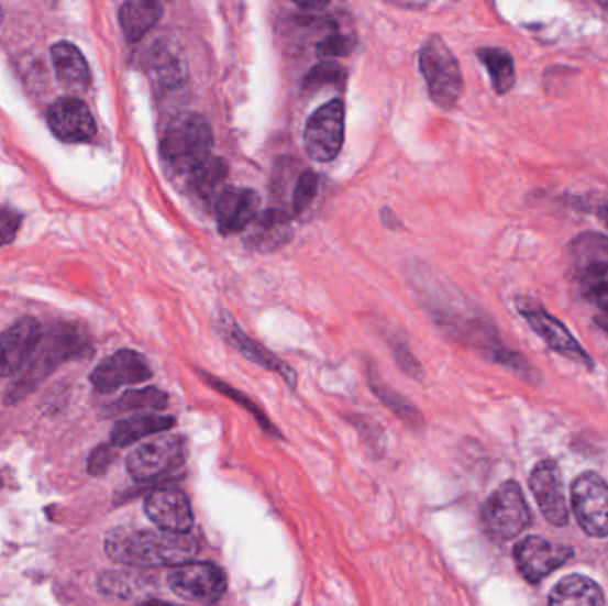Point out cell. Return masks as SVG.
<instances>
[{"instance_id": "6da1fadb", "label": "cell", "mask_w": 608, "mask_h": 606, "mask_svg": "<svg viewBox=\"0 0 608 606\" xmlns=\"http://www.w3.org/2000/svg\"><path fill=\"white\" fill-rule=\"evenodd\" d=\"M200 551L191 533L117 528L106 539V553L118 564L131 568H166L187 564Z\"/></svg>"}, {"instance_id": "7a4b0ae2", "label": "cell", "mask_w": 608, "mask_h": 606, "mask_svg": "<svg viewBox=\"0 0 608 606\" xmlns=\"http://www.w3.org/2000/svg\"><path fill=\"white\" fill-rule=\"evenodd\" d=\"M89 352V340L82 329L70 324H60L51 329V333L40 342L36 354L31 357L24 374L14 381V385L5 394V404H14L33 394L43 381L47 379L57 366L82 357Z\"/></svg>"}, {"instance_id": "3957f363", "label": "cell", "mask_w": 608, "mask_h": 606, "mask_svg": "<svg viewBox=\"0 0 608 606\" xmlns=\"http://www.w3.org/2000/svg\"><path fill=\"white\" fill-rule=\"evenodd\" d=\"M214 134L200 114H181L167 125L161 141V157L167 172L191 175L212 155Z\"/></svg>"}, {"instance_id": "277c9868", "label": "cell", "mask_w": 608, "mask_h": 606, "mask_svg": "<svg viewBox=\"0 0 608 606\" xmlns=\"http://www.w3.org/2000/svg\"><path fill=\"white\" fill-rule=\"evenodd\" d=\"M420 70L432 103L451 111L463 95V75L454 52L440 36H431L420 51Z\"/></svg>"}, {"instance_id": "5b68a950", "label": "cell", "mask_w": 608, "mask_h": 606, "mask_svg": "<svg viewBox=\"0 0 608 606\" xmlns=\"http://www.w3.org/2000/svg\"><path fill=\"white\" fill-rule=\"evenodd\" d=\"M532 524V514L527 505L526 496L516 482L501 484L488 502L484 504L483 525L486 532L498 539L509 541L526 532Z\"/></svg>"}, {"instance_id": "8992f818", "label": "cell", "mask_w": 608, "mask_h": 606, "mask_svg": "<svg viewBox=\"0 0 608 606\" xmlns=\"http://www.w3.org/2000/svg\"><path fill=\"white\" fill-rule=\"evenodd\" d=\"M187 443L181 436H157L126 458V472L137 482L157 481L186 463Z\"/></svg>"}, {"instance_id": "52a82bcc", "label": "cell", "mask_w": 608, "mask_h": 606, "mask_svg": "<svg viewBox=\"0 0 608 606\" xmlns=\"http://www.w3.org/2000/svg\"><path fill=\"white\" fill-rule=\"evenodd\" d=\"M345 107L342 100L331 102L317 109L308 120L305 129V148L308 157L317 163H331L339 157L344 146Z\"/></svg>"}, {"instance_id": "ba28073f", "label": "cell", "mask_w": 608, "mask_h": 606, "mask_svg": "<svg viewBox=\"0 0 608 606\" xmlns=\"http://www.w3.org/2000/svg\"><path fill=\"white\" fill-rule=\"evenodd\" d=\"M167 585L184 602L214 605L226 593V576L209 562H187L169 573Z\"/></svg>"}, {"instance_id": "9c48e42d", "label": "cell", "mask_w": 608, "mask_h": 606, "mask_svg": "<svg viewBox=\"0 0 608 606\" xmlns=\"http://www.w3.org/2000/svg\"><path fill=\"white\" fill-rule=\"evenodd\" d=\"M572 504L578 524L590 537L608 536V484L596 473L573 482Z\"/></svg>"}, {"instance_id": "30bf717a", "label": "cell", "mask_w": 608, "mask_h": 606, "mask_svg": "<svg viewBox=\"0 0 608 606\" xmlns=\"http://www.w3.org/2000/svg\"><path fill=\"white\" fill-rule=\"evenodd\" d=\"M518 310H520L521 317L529 322L530 328L534 329L535 333L546 342L552 351L559 352L562 356L570 357L573 362L581 363L587 368L595 366L589 354L581 348V343L576 342L575 337L570 333V329L562 324L561 320L550 316L544 308L532 305L526 299H520Z\"/></svg>"}, {"instance_id": "8fae6325", "label": "cell", "mask_w": 608, "mask_h": 606, "mask_svg": "<svg viewBox=\"0 0 608 606\" xmlns=\"http://www.w3.org/2000/svg\"><path fill=\"white\" fill-rule=\"evenodd\" d=\"M152 377V368L143 354L135 351H118L103 360L91 372V385L100 394H111L121 386L140 385Z\"/></svg>"}, {"instance_id": "7c38bea8", "label": "cell", "mask_w": 608, "mask_h": 606, "mask_svg": "<svg viewBox=\"0 0 608 606\" xmlns=\"http://www.w3.org/2000/svg\"><path fill=\"white\" fill-rule=\"evenodd\" d=\"M42 342V326L33 317L14 322L0 334V377H11L24 368Z\"/></svg>"}, {"instance_id": "4fadbf2b", "label": "cell", "mask_w": 608, "mask_h": 606, "mask_svg": "<svg viewBox=\"0 0 608 606\" xmlns=\"http://www.w3.org/2000/svg\"><path fill=\"white\" fill-rule=\"evenodd\" d=\"M572 557V548L552 544L541 537H527L518 542L515 550L516 565L521 576L530 583L546 579L550 573L566 564Z\"/></svg>"}, {"instance_id": "5bb4252c", "label": "cell", "mask_w": 608, "mask_h": 606, "mask_svg": "<svg viewBox=\"0 0 608 606\" xmlns=\"http://www.w3.org/2000/svg\"><path fill=\"white\" fill-rule=\"evenodd\" d=\"M530 489L534 493L539 509L543 513L549 524L555 527H566L570 521L567 513L566 491L557 463L543 461L534 467L530 475Z\"/></svg>"}, {"instance_id": "9a60e30c", "label": "cell", "mask_w": 608, "mask_h": 606, "mask_svg": "<svg viewBox=\"0 0 608 606\" xmlns=\"http://www.w3.org/2000/svg\"><path fill=\"white\" fill-rule=\"evenodd\" d=\"M261 196L247 187H224L215 198V222L219 233L233 235L251 227L258 218Z\"/></svg>"}, {"instance_id": "2e32d148", "label": "cell", "mask_w": 608, "mask_h": 606, "mask_svg": "<svg viewBox=\"0 0 608 606\" xmlns=\"http://www.w3.org/2000/svg\"><path fill=\"white\" fill-rule=\"evenodd\" d=\"M47 121L54 135L63 143H84L93 140L97 134L93 114L77 98H63L52 103Z\"/></svg>"}, {"instance_id": "e0dca14e", "label": "cell", "mask_w": 608, "mask_h": 606, "mask_svg": "<svg viewBox=\"0 0 608 606\" xmlns=\"http://www.w3.org/2000/svg\"><path fill=\"white\" fill-rule=\"evenodd\" d=\"M215 329H218V333L221 334L235 351L241 352L242 356L246 357V360L255 363V365L264 366L267 371L278 372V374L287 381L288 385L296 386V381H298L296 372H294L287 363L276 357L273 352L258 345L255 340H251L250 337L239 328L237 322L232 319V316H230L226 310H219L218 313H215Z\"/></svg>"}, {"instance_id": "ac0fdd59", "label": "cell", "mask_w": 608, "mask_h": 606, "mask_svg": "<svg viewBox=\"0 0 608 606\" xmlns=\"http://www.w3.org/2000/svg\"><path fill=\"white\" fill-rule=\"evenodd\" d=\"M148 518L161 530L175 533L191 532L195 516L187 496L178 489H158L144 502Z\"/></svg>"}, {"instance_id": "d6986e66", "label": "cell", "mask_w": 608, "mask_h": 606, "mask_svg": "<svg viewBox=\"0 0 608 606\" xmlns=\"http://www.w3.org/2000/svg\"><path fill=\"white\" fill-rule=\"evenodd\" d=\"M292 213L285 209H269L251 222L250 233L244 239L247 250L256 253H270L292 241L290 227Z\"/></svg>"}, {"instance_id": "ffe728a7", "label": "cell", "mask_w": 608, "mask_h": 606, "mask_svg": "<svg viewBox=\"0 0 608 606\" xmlns=\"http://www.w3.org/2000/svg\"><path fill=\"white\" fill-rule=\"evenodd\" d=\"M52 63L56 68L60 86L74 95H80L89 88L91 74L82 52L74 43L60 42L51 48Z\"/></svg>"}, {"instance_id": "44dd1931", "label": "cell", "mask_w": 608, "mask_h": 606, "mask_svg": "<svg viewBox=\"0 0 608 606\" xmlns=\"http://www.w3.org/2000/svg\"><path fill=\"white\" fill-rule=\"evenodd\" d=\"M550 606H605L604 591L587 576L572 574L553 587Z\"/></svg>"}, {"instance_id": "7402d4cb", "label": "cell", "mask_w": 608, "mask_h": 606, "mask_svg": "<svg viewBox=\"0 0 608 606\" xmlns=\"http://www.w3.org/2000/svg\"><path fill=\"white\" fill-rule=\"evenodd\" d=\"M173 426H175V418L163 417V415H137V417L126 418L112 427L111 444L114 449H123L148 436L169 431Z\"/></svg>"}, {"instance_id": "603a6c76", "label": "cell", "mask_w": 608, "mask_h": 606, "mask_svg": "<svg viewBox=\"0 0 608 606\" xmlns=\"http://www.w3.org/2000/svg\"><path fill=\"white\" fill-rule=\"evenodd\" d=\"M163 16V5L155 0H131L121 5L120 24L126 40L137 43Z\"/></svg>"}, {"instance_id": "cb8c5ba5", "label": "cell", "mask_w": 608, "mask_h": 606, "mask_svg": "<svg viewBox=\"0 0 608 606\" xmlns=\"http://www.w3.org/2000/svg\"><path fill=\"white\" fill-rule=\"evenodd\" d=\"M477 56L488 70L495 93H509L516 84L515 59L511 54L500 47H484L478 48Z\"/></svg>"}, {"instance_id": "d4e9b609", "label": "cell", "mask_w": 608, "mask_h": 606, "mask_svg": "<svg viewBox=\"0 0 608 606\" xmlns=\"http://www.w3.org/2000/svg\"><path fill=\"white\" fill-rule=\"evenodd\" d=\"M228 176V163L221 157H210L207 163L201 164L195 173L189 175V187L196 198L210 201L214 198L219 187Z\"/></svg>"}, {"instance_id": "484cf974", "label": "cell", "mask_w": 608, "mask_h": 606, "mask_svg": "<svg viewBox=\"0 0 608 606\" xmlns=\"http://www.w3.org/2000/svg\"><path fill=\"white\" fill-rule=\"evenodd\" d=\"M167 406V395L157 388L132 389L112 404V415L132 411H161Z\"/></svg>"}, {"instance_id": "4316f807", "label": "cell", "mask_w": 608, "mask_h": 606, "mask_svg": "<svg viewBox=\"0 0 608 606\" xmlns=\"http://www.w3.org/2000/svg\"><path fill=\"white\" fill-rule=\"evenodd\" d=\"M345 82H347V70L344 66L333 60H324L308 71L302 80V91L316 93L325 88L344 89Z\"/></svg>"}, {"instance_id": "83f0119b", "label": "cell", "mask_w": 608, "mask_h": 606, "mask_svg": "<svg viewBox=\"0 0 608 606\" xmlns=\"http://www.w3.org/2000/svg\"><path fill=\"white\" fill-rule=\"evenodd\" d=\"M572 256L578 271L596 262L608 260V239L599 233H584L572 244Z\"/></svg>"}, {"instance_id": "f1b7e54d", "label": "cell", "mask_w": 608, "mask_h": 606, "mask_svg": "<svg viewBox=\"0 0 608 606\" xmlns=\"http://www.w3.org/2000/svg\"><path fill=\"white\" fill-rule=\"evenodd\" d=\"M152 70L164 88H177L187 79L186 66L166 47H158L152 54Z\"/></svg>"}, {"instance_id": "f546056e", "label": "cell", "mask_w": 608, "mask_h": 606, "mask_svg": "<svg viewBox=\"0 0 608 606\" xmlns=\"http://www.w3.org/2000/svg\"><path fill=\"white\" fill-rule=\"evenodd\" d=\"M581 287L587 299L608 301V260L582 268Z\"/></svg>"}, {"instance_id": "4dcf8cb0", "label": "cell", "mask_w": 608, "mask_h": 606, "mask_svg": "<svg viewBox=\"0 0 608 606\" xmlns=\"http://www.w3.org/2000/svg\"><path fill=\"white\" fill-rule=\"evenodd\" d=\"M144 579L141 574L131 573H103L98 579V588L100 593L111 597H132L140 588H143Z\"/></svg>"}, {"instance_id": "1f68e13d", "label": "cell", "mask_w": 608, "mask_h": 606, "mask_svg": "<svg viewBox=\"0 0 608 606\" xmlns=\"http://www.w3.org/2000/svg\"><path fill=\"white\" fill-rule=\"evenodd\" d=\"M368 381H371V388L374 389V394L382 398V403L386 404V408H390L391 411H394L395 415H399L402 420H420V412L413 408V404L408 403L405 397H400L390 386H386L385 383L379 379V375L371 374Z\"/></svg>"}, {"instance_id": "d6a6232c", "label": "cell", "mask_w": 608, "mask_h": 606, "mask_svg": "<svg viewBox=\"0 0 608 606\" xmlns=\"http://www.w3.org/2000/svg\"><path fill=\"white\" fill-rule=\"evenodd\" d=\"M317 190H319V176L311 169H302L299 173L298 180L294 184L292 199H290L292 216L305 212L313 203Z\"/></svg>"}, {"instance_id": "836d02e7", "label": "cell", "mask_w": 608, "mask_h": 606, "mask_svg": "<svg viewBox=\"0 0 608 606\" xmlns=\"http://www.w3.org/2000/svg\"><path fill=\"white\" fill-rule=\"evenodd\" d=\"M354 40L345 34L331 33L330 36L322 37L317 45V56L319 57H345L354 51Z\"/></svg>"}, {"instance_id": "e575fe53", "label": "cell", "mask_w": 608, "mask_h": 606, "mask_svg": "<svg viewBox=\"0 0 608 606\" xmlns=\"http://www.w3.org/2000/svg\"><path fill=\"white\" fill-rule=\"evenodd\" d=\"M391 349H394L395 362L400 366V371L406 372L413 379H422V365L417 362L413 352L409 351L408 343L402 340H391Z\"/></svg>"}, {"instance_id": "d590c367", "label": "cell", "mask_w": 608, "mask_h": 606, "mask_svg": "<svg viewBox=\"0 0 608 606\" xmlns=\"http://www.w3.org/2000/svg\"><path fill=\"white\" fill-rule=\"evenodd\" d=\"M203 379L209 381L212 388L218 389V392H221V394L232 398V400H237V403L242 404L244 408L250 409L251 415H255L265 429H270L269 421H267V418L264 417V412H261V409L256 408L255 404L251 403L250 398L242 397L237 389L230 388V386L224 385L223 381L214 379L212 375L203 374ZM270 431H273V429H270Z\"/></svg>"}, {"instance_id": "8d00e7d4", "label": "cell", "mask_w": 608, "mask_h": 606, "mask_svg": "<svg viewBox=\"0 0 608 606\" xmlns=\"http://www.w3.org/2000/svg\"><path fill=\"white\" fill-rule=\"evenodd\" d=\"M22 216L13 210H0V245L10 244L19 233Z\"/></svg>"}, {"instance_id": "74e56055", "label": "cell", "mask_w": 608, "mask_h": 606, "mask_svg": "<svg viewBox=\"0 0 608 606\" xmlns=\"http://www.w3.org/2000/svg\"><path fill=\"white\" fill-rule=\"evenodd\" d=\"M114 447H98L95 450L93 455L89 459V473L91 475H102V473L108 472V467L111 466L112 461L117 458V452H114Z\"/></svg>"}, {"instance_id": "f35d334b", "label": "cell", "mask_w": 608, "mask_h": 606, "mask_svg": "<svg viewBox=\"0 0 608 606\" xmlns=\"http://www.w3.org/2000/svg\"><path fill=\"white\" fill-rule=\"evenodd\" d=\"M596 326L608 334V301L599 302L598 313L595 316Z\"/></svg>"}, {"instance_id": "ab89813d", "label": "cell", "mask_w": 608, "mask_h": 606, "mask_svg": "<svg viewBox=\"0 0 608 606\" xmlns=\"http://www.w3.org/2000/svg\"><path fill=\"white\" fill-rule=\"evenodd\" d=\"M296 5L302 11L324 10V8H328V2H298Z\"/></svg>"}, {"instance_id": "60d3db41", "label": "cell", "mask_w": 608, "mask_h": 606, "mask_svg": "<svg viewBox=\"0 0 608 606\" xmlns=\"http://www.w3.org/2000/svg\"><path fill=\"white\" fill-rule=\"evenodd\" d=\"M140 606H178V605H172V603H166V602H146V603H141Z\"/></svg>"}, {"instance_id": "b9f144b4", "label": "cell", "mask_w": 608, "mask_h": 606, "mask_svg": "<svg viewBox=\"0 0 608 606\" xmlns=\"http://www.w3.org/2000/svg\"><path fill=\"white\" fill-rule=\"evenodd\" d=\"M599 218H601V221L605 222V227L608 228V203L605 205L604 209H601V212H599Z\"/></svg>"}]
</instances>
